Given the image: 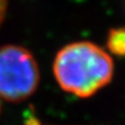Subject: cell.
<instances>
[{"label":"cell","mask_w":125,"mask_h":125,"mask_svg":"<svg viewBox=\"0 0 125 125\" xmlns=\"http://www.w3.org/2000/svg\"><path fill=\"white\" fill-rule=\"evenodd\" d=\"M53 75L62 91L84 99L112 81L114 62L112 55L98 44L71 42L56 53Z\"/></svg>","instance_id":"cell-1"},{"label":"cell","mask_w":125,"mask_h":125,"mask_svg":"<svg viewBox=\"0 0 125 125\" xmlns=\"http://www.w3.org/2000/svg\"><path fill=\"white\" fill-rule=\"evenodd\" d=\"M41 80L37 62L23 46L0 47V98L21 102L34 94Z\"/></svg>","instance_id":"cell-2"},{"label":"cell","mask_w":125,"mask_h":125,"mask_svg":"<svg viewBox=\"0 0 125 125\" xmlns=\"http://www.w3.org/2000/svg\"><path fill=\"white\" fill-rule=\"evenodd\" d=\"M106 51L111 55L125 56V28L111 29L106 36Z\"/></svg>","instance_id":"cell-3"},{"label":"cell","mask_w":125,"mask_h":125,"mask_svg":"<svg viewBox=\"0 0 125 125\" xmlns=\"http://www.w3.org/2000/svg\"><path fill=\"white\" fill-rule=\"evenodd\" d=\"M7 12V0H0V25L4 20Z\"/></svg>","instance_id":"cell-4"}]
</instances>
